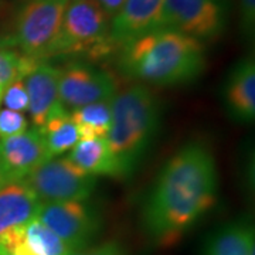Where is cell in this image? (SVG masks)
<instances>
[{"label":"cell","instance_id":"6da1fadb","mask_svg":"<svg viewBox=\"0 0 255 255\" xmlns=\"http://www.w3.org/2000/svg\"><path fill=\"white\" fill-rule=\"evenodd\" d=\"M217 197V169L209 149L189 143L167 162L143 210V227L160 248L180 243Z\"/></svg>","mask_w":255,"mask_h":255},{"label":"cell","instance_id":"7a4b0ae2","mask_svg":"<svg viewBox=\"0 0 255 255\" xmlns=\"http://www.w3.org/2000/svg\"><path fill=\"white\" fill-rule=\"evenodd\" d=\"M119 67L129 77L160 85L191 81L204 68L200 40L156 30L122 47Z\"/></svg>","mask_w":255,"mask_h":255},{"label":"cell","instance_id":"3957f363","mask_svg":"<svg viewBox=\"0 0 255 255\" xmlns=\"http://www.w3.org/2000/svg\"><path fill=\"white\" fill-rule=\"evenodd\" d=\"M159 102L143 85H133L115 95L112 121L107 135L115 176L124 177L136 169L159 128Z\"/></svg>","mask_w":255,"mask_h":255},{"label":"cell","instance_id":"277c9868","mask_svg":"<svg viewBox=\"0 0 255 255\" xmlns=\"http://www.w3.org/2000/svg\"><path fill=\"white\" fill-rule=\"evenodd\" d=\"M110 17L94 0H68L54 54L91 51L110 44Z\"/></svg>","mask_w":255,"mask_h":255},{"label":"cell","instance_id":"5b68a950","mask_svg":"<svg viewBox=\"0 0 255 255\" xmlns=\"http://www.w3.org/2000/svg\"><path fill=\"white\" fill-rule=\"evenodd\" d=\"M24 182L43 204L85 200L91 196L97 180L70 157H50L28 174Z\"/></svg>","mask_w":255,"mask_h":255},{"label":"cell","instance_id":"8992f818","mask_svg":"<svg viewBox=\"0 0 255 255\" xmlns=\"http://www.w3.org/2000/svg\"><path fill=\"white\" fill-rule=\"evenodd\" d=\"M68 0H30L17 18V44L23 54L40 61L53 55Z\"/></svg>","mask_w":255,"mask_h":255},{"label":"cell","instance_id":"52a82bcc","mask_svg":"<svg viewBox=\"0 0 255 255\" xmlns=\"http://www.w3.org/2000/svg\"><path fill=\"white\" fill-rule=\"evenodd\" d=\"M224 23L226 11L220 0H164L157 30L207 40L219 36Z\"/></svg>","mask_w":255,"mask_h":255},{"label":"cell","instance_id":"ba28073f","mask_svg":"<svg viewBox=\"0 0 255 255\" xmlns=\"http://www.w3.org/2000/svg\"><path fill=\"white\" fill-rule=\"evenodd\" d=\"M73 251L85 248L100 228L97 216L82 201L40 204L37 217Z\"/></svg>","mask_w":255,"mask_h":255},{"label":"cell","instance_id":"9c48e42d","mask_svg":"<svg viewBox=\"0 0 255 255\" xmlns=\"http://www.w3.org/2000/svg\"><path fill=\"white\" fill-rule=\"evenodd\" d=\"M60 102L64 110H75L100 101L114 100L117 85L110 74L88 67H71L61 71L58 84Z\"/></svg>","mask_w":255,"mask_h":255},{"label":"cell","instance_id":"30bf717a","mask_svg":"<svg viewBox=\"0 0 255 255\" xmlns=\"http://www.w3.org/2000/svg\"><path fill=\"white\" fill-rule=\"evenodd\" d=\"M47 159L50 156L38 128L0 139V163L7 183L24 180Z\"/></svg>","mask_w":255,"mask_h":255},{"label":"cell","instance_id":"8fae6325","mask_svg":"<svg viewBox=\"0 0 255 255\" xmlns=\"http://www.w3.org/2000/svg\"><path fill=\"white\" fill-rule=\"evenodd\" d=\"M164 0H127L112 17L110 44L124 47L157 30Z\"/></svg>","mask_w":255,"mask_h":255},{"label":"cell","instance_id":"7c38bea8","mask_svg":"<svg viewBox=\"0 0 255 255\" xmlns=\"http://www.w3.org/2000/svg\"><path fill=\"white\" fill-rule=\"evenodd\" d=\"M60 77L61 70L50 64L38 63L24 78L28 97L27 111L36 128L44 127L53 115L64 110L58 94Z\"/></svg>","mask_w":255,"mask_h":255},{"label":"cell","instance_id":"4fadbf2b","mask_svg":"<svg viewBox=\"0 0 255 255\" xmlns=\"http://www.w3.org/2000/svg\"><path fill=\"white\" fill-rule=\"evenodd\" d=\"M40 201L24 180L9 182L0 187V236L24 227L37 217Z\"/></svg>","mask_w":255,"mask_h":255},{"label":"cell","instance_id":"5bb4252c","mask_svg":"<svg viewBox=\"0 0 255 255\" xmlns=\"http://www.w3.org/2000/svg\"><path fill=\"white\" fill-rule=\"evenodd\" d=\"M226 101L230 112L240 121L250 122L255 117V65L244 60L234 68L226 87Z\"/></svg>","mask_w":255,"mask_h":255},{"label":"cell","instance_id":"9a60e30c","mask_svg":"<svg viewBox=\"0 0 255 255\" xmlns=\"http://www.w3.org/2000/svg\"><path fill=\"white\" fill-rule=\"evenodd\" d=\"M254 228L246 223H233L209 238L204 255H254Z\"/></svg>","mask_w":255,"mask_h":255},{"label":"cell","instance_id":"2e32d148","mask_svg":"<svg viewBox=\"0 0 255 255\" xmlns=\"http://www.w3.org/2000/svg\"><path fill=\"white\" fill-rule=\"evenodd\" d=\"M68 157L81 170L91 176H115L114 159L105 137L78 140L77 145L71 149V155Z\"/></svg>","mask_w":255,"mask_h":255},{"label":"cell","instance_id":"e0dca14e","mask_svg":"<svg viewBox=\"0 0 255 255\" xmlns=\"http://www.w3.org/2000/svg\"><path fill=\"white\" fill-rule=\"evenodd\" d=\"M112 101L94 102L68 112L77 125L80 140L107 137L112 121Z\"/></svg>","mask_w":255,"mask_h":255},{"label":"cell","instance_id":"ac0fdd59","mask_svg":"<svg viewBox=\"0 0 255 255\" xmlns=\"http://www.w3.org/2000/svg\"><path fill=\"white\" fill-rule=\"evenodd\" d=\"M38 129L43 133L50 157H55L63 155L67 150H71L80 140L77 125L73 122L67 110L57 112L47 121L44 127Z\"/></svg>","mask_w":255,"mask_h":255},{"label":"cell","instance_id":"d6986e66","mask_svg":"<svg viewBox=\"0 0 255 255\" xmlns=\"http://www.w3.org/2000/svg\"><path fill=\"white\" fill-rule=\"evenodd\" d=\"M24 238L38 255H70L73 250L37 219L24 226Z\"/></svg>","mask_w":255,"mask_h":255},{"label":"cell","instance_id":"ffe728a7","mask_svg":"<svg viewBox=\"0 0 255 255\" xmlns=\"http://www.w3.org/2000/svg\"><path fill=\"white\" fill-rule=\"evenodd\" d=\"M40 61H36L27 55L0 50V92L3 94L10 84L18 80H24Z\"/></svg>","mask_w":255,"mask_h":255},{"label":"cell","instance_id":"44dd1931","mask_svg":"<svg viewBox=\"0 0 255 255\" xmlns=\"http://www.w3.org/2000/svg\"><path fill=\"white\" fill-rule=\"evenodd\" d=\"M27 130V119L16 111H0V139L18 135Z\"/></svg>","mask_w":255,"mask_h":255},{"label":"cell","instance_id":"7402d4cb","mask_svg":"<svg viewBox=\"0 0 255 255\" xmlns=\"http://www.w3.org/2000/svg\"><path fill=\"white\" fill-rule=\"evenodd\" d=\"M1 98H3V104L6 105V110L16 111V112L27 110L28 97L24 81L18 80V81L10 84L3 92Z\"/></svg>","mask_w":255,"mask_h":255},{"label":"cell","instance_id":"603a6c76","mask_svg":"<svg viewBox=\"0 0 255 255\" xmlns=\"http://www.w3.org/2000/svg\"><path fill=\"white\" fill-rule=\"evenodd\" d=\"M70 255H127L125 248L119 243L115 241H108L92 248H82L73 251Z\"/></svg>","mask_w":255,"mask_h":255},{"label":"cell","instance_id":"cb8c5ba5","mask_svg":"<svg viewBox=\"0 0 255 255\" xmlns=\"http://www.w3.org/2000/svg\"><path fill=\"white\" fill-rule=\"evenodd\" d=\"M241 26L246 34L254 33L255 24V0H240Z\"/></svg>","mask_w":255,"mask_h":255},{"label":"cell","instance_id":"d4e9b609","mask_svg":"<svg viewBox=\"0 0 255 255\" xmlns=\"http://www.w3.org/2000/svg\"><path fill=\"white\" fill-rule=\"evenodd\" d=\"M98 6H100V9L108 16L110 18H112L117 13H118L119 10L122 9V6H124V3L127 1V0H94Z\"/></svg>","mask_w":255,"mask_h":255},{"label":"cell","instance_id":"484cf974","mask_svg":"<svg viewBox=\"0 0 255 255\" xmlns=\"http://www.w3.org/2000/svg\"><path fill=\"white\" fill-rule=\"evenodd\" d=\"M6 177H4V173H3V169H1V163H0V187L6 184Z\"/></svg>","mask_w":255,"mask_h":255},{"label":"cell","instance_id":"4316f807","mask_svg":"<svg viewBox=\"0 0 255 255\" xmlns=\"http://www.w3.org/2000/svg\"><path fill=\"white\" fill-rule=\"evenodd\" d=\"M1 95H3V94H1V92H0V100H1Z\"/></svg>","mask_w":255,"mask_h":255}]
</instances>
